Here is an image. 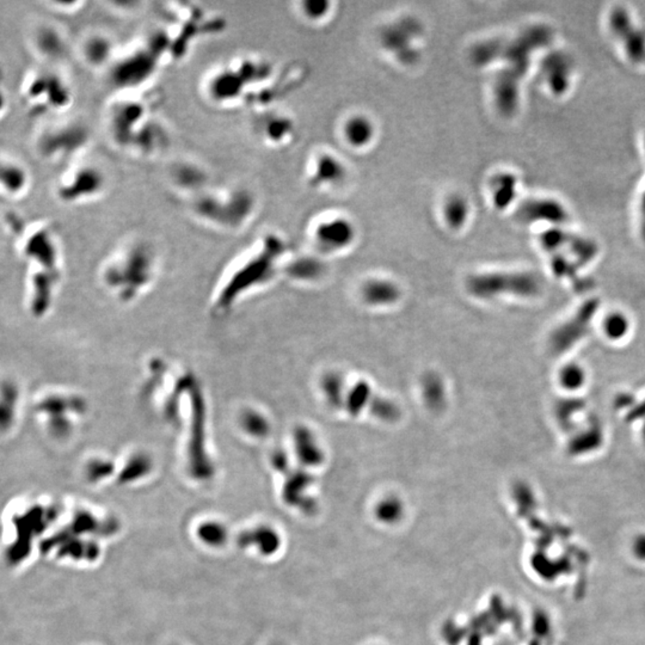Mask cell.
Here are the masks:
<instances>
[{"label": "cell", "mask_w": 645, "mask_h": 645, "mask_svg": "<svg viewBox=\"0 0 645 645\" xmlns=\"http://www.w3.org/2000/svg\"><path fill=\"white\" fill-rule=\"evenodd\" d=\"M295 448L299 458L306 465H318L322 460V453L313 435L306 428L295 430Z\"/></svg>", "instance_id": "21"}, {"label": "cell", "mask_w": 645, "mask_h": 645, "mask_svg": "<svg viewBox=\"0 0 645 645\" xmlns=\"http://www.w3.org/2000/svg\"><path fill=\"white\" fill-rule=\"evenodd\" d=\"M243 424L250 434L256 435V436H263L269 431V424L266 421V418H263L261 415L256 414L254 411L244 415Z\"/></svg>", "instance_id": "34"}, {"label": "cell", "mask_w": 645, "mask_h": 645, "mask_svg": "<svg viewBox=\"0 0 645 645\" xmlns=\"http://www.w3.org/2000/svg\"><path fill=\"white\" fill-rule=\"evenodd\" d=\"M601 430L597 426H590L589 429L585 430V433L573 438L570 443V450L575 454L589 452L601 443Z\"/></svg>", "instance_id": "28"}, {"label": "cell", "mask_w": 645, "mask_h": 645, "mask_svg": "<svg viewBox=\"0 0 645 645\" xmlns=\"http://www.w3.org/2000/svg\"><path fill=\"white\" fill-rule=\"evenodd\" d=\"M20 100L30 115L42 119L65 116L74 103L71 82L60 66L36 65L20 79Z\"/></svg>", "instance_id": "5"}, {"label": "cell", "mask_w": 645, "mask_h": 645, "mask_svg": "<svg viewBox=\"0 0 645 645\" xmlns=\"http://www.w3.org/2000/svg\"><path fill=\"white\" fill-rule=\"evenodd\" d=\"M157 107L151 90L112 92L104 107L103 124L112 146L126 153L134 136L157 115Z\"/></svg>", "instance_id": "7"}, {"label": "cell", "mask_w": 645, "mask_h": 645, "mask_svg": "<svg viewBox=\"0 0 645 645\" xmlns=\"http://www.w3.org/2000/svg\"><path fill=\"white\" fill-rule=\"evenodd\" d=\"M467 214L466 211V203L460 197H452L448 200L445 206V218L447 223H450L453 227L462 226V223L465 221V216Z\"/></svg>", "instance_id": "32"}, {"label": "cell", "mask_w": 645, "mask_h": 645, "mask_svg": "<svg viewBox=\"0 0 645 645\" xmlns=\"http://www.w3.org/2000/svg\"><path fill=\"white\" fill-rule=\"evenodd\" d=\"M585 370H582V367L578 366V365L571 363V365L563 367L561 372H559V384L566 390H578L580 387L585 385Z\"/></svg>", "instance_id": "30"}, {"label": "cell", "mask_w": 645, "mask_h": 645, "mask_svg": "<svg viewBox=\"0 0 645 645\" xmlns=\"http://www.w3.org/2000/svg\"><path fill=\"white\" fill-rule=\"evenodd\" d=\"M196 537L203 545L211 549H220L226 545L228 530L226 526L215 520L203 521L196 528Z\"/></svg>", "instance_id": "22"}, {"label": "cell", "mask_w": 645, "mask_h": 645, "mask_svg": "<svg viewBox=\"0 0 645 645\" xmlns=\"http://www.w3.org/2000/svg\"><path fill=\"white\" fill-rule=\"evenodd\" d=\"M629 329V319L626 318L625 315H623L620 312H613V313L608 315V317L606 318L605 324H604L606 336L608 339H614V341L625 337Z\"/></svg>", "instance_id": "29"}, {"label": "cell", "mask_w": 645, "mask_h": 645, "mask_svg": "<svg viewBox=\"0 0 645 645\" xmlns=\"http://www.w3.org/2000/svg\"><path fill=\"white\" fill-rule=\"evenodd\" d=\"M159 259L151 240L131 237L119 244L100 267V282L117 297H134L151 286Z\"/></svg>", "instance_id": "1"}, {"label": "cell", "mask_w": 645, "mask_h": 645, "mask_svg": "<svg viewBox=\"0 0 645 645\" xmlns=\"http://www.w3.org/2000/svg\"><path fill=\"white\" fill-rule=\"evenodd\" d=\"M167 183L183 202L213 185L209 169L190 157L178 158L167 167Z\"/></svg>", "instance_id": "13"}, {"label": "cell", "mask_w": 645, "mask_h": 645, "mask_svg": "<svg viewBox=\"0 0 645 645\" xmlns=\"http://www.w3.org/2000/svg\"><path fill=\"white\" fill-rule=\"evenodd\" d=\"M200 95L215 109H232L249 102V88L230 59L209 68L200 80Z\"/></svg>", "instance_id": "10"}, {"label": "cell", "mask_w": 645, "mask_h": 645, "mask_svg": "<svg viewBox=\"0 0 645 645\" xmlns=\"http://www.w3.org/2000/svg\"><path fill=\"white\" fill-rule=\"evenodd\" d=\"M32 178L28 167L13 155H1L0 159V191L10 202L22 201L32 190Z\"/></svg>", "instance_id": "16"}, {"label": "cell", "mask_w": 645, "mask_h": 645, "mask_svg": "<svg viewBox=\"0 0 645 645\" xmlns=\"http://www.w3.org/2000/svg\"><path fill=\"white\" fill-rule=\"evenodd\" d=\"M597 310V300H590L585 305H582L578 313L568 322H564L561 327H558L551 336L549 346L552 351L556 354H561L580 341L587 334L590 320L593 319Z\"/></svg>", "instance_id": "17"}, {"label": "cell", "mask_w": 645, "mask_h": 645, "mask_svg": "<svg viewBox=\"0 0 645 645\" xmlns=\"http://www.w3.org/2000/svg\"><path fill=\"white\" fill-rule=\"evenodd\" d=\"M322 390L327 400L336 408L344 404L343 399V382L339 375L329 374L322 380Z\"/></svg>", "instance_id": "31"}, {"label": "cell", "mask_w": 645, "mask_h": 645, "mask_svg": "<svg viewBox=\"0 0 645 645\" xmlns=\"http://www.w3.org/2000/svg\"><path fill=\"white\" fill-rule=\"evenodd\" d=\"M283 245L279 238L267 235L252 255L247 256L243 262L228 269L223 278L221 288H218V303L220 307H226L237 295L243 293L257 283L271 279L274 271V263L282 254Z\"/></svg>", "instance_id": "9"}, {"label": "cell", "mask_w": 645, "mask_h": 645, "mask_svg": "<svg viewBox=\"0 0 645 645\" xmlns=\"http://www.w3.org/2000/svg\"><path fill=\"white\" fill-rule=\"evenodd\" d=\"M373 127L365 117H353L346 122V136L348 141L355 146H363L373 136Z\"/></svg>", "instance_id": "24"}, {"label": "cell", "mask_w": 645, "mask_h": 645, "mask_svg": "<svg viewBox=\"0 0 645 645\" xmlns=\"http://www.w3.org/2000/svg\"><path fill=\"white\" fill-rule=\"evenodd\" d=\"M110 179L100 164L83 159L60 170L53 183V195L58 202L68 206H85L103 199Z\"/></svg>", "instance_id": "8"}, {"label": "cell", "mask_w": 645, "mask_h": 645, "mask_svg": "<svg viewBox=\"0 0 645 645\" xmlns=\"http://www.w3.org/2000/svg\"><path fill=\"white\" fill-rule=\"evenodd\" d=\"M363 297L370 304H390L398 299L399 291L387 281H370L363 288Z\"/></svg>", "instance_id": "23"}, {"label": "cell", "mask_w": 645, "mask_h": 645, "mask_svg": "<svg viewBox=\"0 0 645 645\" xmlns=\"http://www.w3.org/2000/svg\"><path fill=\"white\" fill-rule=\"evenodd\" d=\"M119 48V44L107 32L92 30L80 37L76 52L84 66L93 71L107 72Z\"/></svg>", "instance_id": "14"}, {"label": "cell", "mask_w": 645, "mask_h": 645, "mask_svg": "<svg viewBox=\"0 0 645 645\" xmlns=\"http://www.w3.org/2000/svg\"><path fill=\"white\" fill-rule=\"evenodd\" d=\"M44 8L49 11L61 15V16H73L83 11L84 6H86L85 1H44Z\"/></svg>", "instance_id": "33"}, {"label": "cell", "mask_w": 645, "mask_h": 645, "mask_svg": "<svg viewBox=\"0 0 645 645\" xmlns=\"http://www.w3.org/2000/svg\"><path fill=\"white\" fill-rule=\"evenodd\" d=\"M4 225L15 242L28 271L61 276L63 252L60 231L54 221L44 218H24L15 211L4 216Z\"/></svg>", "instance_id": "3"}, {"label": "cell", "mask_w": 645, "mask_h": 645, "mask_svg": "<svg viewBox=\"0 0 645 645\" xmlns=\"http://www.w3.org/2000/svg\"><path fill=\"white\" fill-rule=\"evenodd\" d=\"M255 129L257 134L261 136V139L264 140L266 143L278 145L285 138V133L289 131V122L282 116L274 115V114H268V115H259L254 121Z\"/></svg>", "instance_id": "20"}, {"label": "cell", "mask_w": 645, "mask_h": 645, "mask_svg": "<svg viewBox=\"0 0 645 645\" xmlns=\"http://www.w3.org/2000/svg\"><path fill=\"white\" fill-rule=\"evenodd\" d=\"M400 513H402V507L398 500L396 498H389V500L382 501L377 509L379 518L382 519V521L386 522L396 521L397 519H399Z\"/></svg>", "instance_id": "35"}, {"label": "cell", "mask_w": 645, "mask_h": 645, "mask_svg": "<svg viewBox=\"0 0 645 645\" xmlns=\"http://www.w3.org/2000/svg\"><path fill=\"white\" fill-rule=\"evenodd\" d=\"M165 67L159 53L148 35L119 46L105 76L112 92L148 91Z\"/></svg>", "instance_id": "6"}, {"label": "cell", "mask_w": 645, "mask_h": 645, "mask_svg": "<svg viewBox=\"0 0 645 645\" xmlns=\"http://www.w3.org/2000/svg\"><path fill=\"white\" fill-rule=\"evenodd\" d=\"M150 471H151V465H150L148 458H146L145 455L134 454L131 458H129L127 465L119 474V482L124 484L136 482L138 479L146 477L150 474Z\"/></svg>", "instance_id": "25"}, {"label": "cell", "mask_w": 645, "mask_h": 645, "mask_svg": "<svg viewBox=\"0 0 645 645\" xmlns=\"http://www.w3.org/2000/svg\"><path fill=\"white\" fill-rule=\"evenodd\" d=\"M238 545L242 547L254 546L259 549V554L269 556L278 549L279 538L269 527L261 526V527H256L254 530H245L240 534L238 537Z\"/></svg>", "instance_id": "19"}, {"label": "cell", "mask_w": 645, "mask_h": 645, "mask_svg": "<svg viewBox=\"0 0 645 645\" xmlns=\"http://www.w3.org/2000/svg\"><path fill=\"white\" fill-rule=\"evenodd\" d=\"M370 392L372 391L366 382H358L353 387V390L348 394V402H346L348 410L351 411V414L358 415L367 405H370V410H372L375 396Z\"/></svg>", "instance_id": "26"}, {"label": "cell", "mask_w": 645, "mask_h": 645, "mask_svg": "<svg viewBox=\"0 0 645 645\" xmlns=\"http://www.w3.org/2000/svg\"><path fill=\"white\" fill-rule=\"evenodd\" d=\"M25 42L37 64L47 66H60L71 49L64 29L48 20L32 22L27 30Z\"/></svg>", "instance_id": "11"}, {"label": "cell", "mask_w": 645, "mask_h": 645, "mask_svg": "<svg viewBox=\"0 0 645 645\" xmlns=\"http://www.w3.org/2000/svg\"><path fill=\"white\" fill-rule=\"evenodd\" d=\"M289 271H291V274L293 276L307 279V278L317 276L322 271V266L318 262H315V261L305 259L301 262H295Z\"/></svg>", "instance_id": "36"}, {"label": "cell", "mask_w": 645, "mask_h": 645, "mask_svg": "<svg viewBox=\"0 0 645 645\" xmlns=\"http://www.w3.org/2000/svg\"><path fill=\"white\" fill-rule=\"evenodd\" d=\"M92 133L86 122L74 117L42 119L32 136V148L44 163L60 167L83 159L91 146Z\"/></svg>", "instance_id": "4"}, {"label": "cell", "mask_w": 645, "mask_h": 645, "mask_svg": "<svg viewBox=\"0 0 645 645\" xmlns=\"http://www.w3.org/2000/svg\"><path fill=\"white\" fill-rule=\"evenodd\" d=\"M424 398L431 409L438 410L445 403V390L438 375L428 374L423 378Z\"/></svg>", "instance_id": "27"}, {"label": "cell", "mask_w": 645, "mask_h": 645, "mask_svg": "<svg viewBox=\"0 0 645 645\" xmlns=\"http://www.w3.org/2000/svg\"><path fill=\"white\" fill-rule=\"evenodd\" d=\"M637 417H645V402L643 403L641 405L636 408L632 415H630V418H631V419H634V418Z\"/></svg>", "instance_id": "37"}, {"label": "cell", "mask_w": 645, "mask_h": 645, "mask_svg": "<svg viewBox=\"0 0 645 645\" xmlns=\"http://www.w3.org/2000/svg\"><path fill=\"white\" fill-rule=\"evenodd\" d=\"M353 237L351 226L342 220H334L331 223H324L318 227L317 238L322 247L327 250H334L339 247H346Z\"/></svg>", "instance_id": "18"}, {"label": "cell", "mask_w": 645, "mask_h": 645, "mask_svg": "<svg viewBox=\"0 0 645 645\" xmlns=\"http://www.w3.org/2000/svg\"><path fill=\"white\" fill-rule=\"evenodd\" d=\"M540 281L530 273H491L472 276L467 288L477 298L491 299L509 293L521 297H533L540 291Z\"/></svg>", "instance_id": "12"}, {"label": "cell", "mask_w": 645, "mask_h": 645, "mask_svg": "<svg viewBox=\"0 0 645 645\" xmlns=\"http://www.w3.org/2000/svg\"><path fill=\"white\" fill-rule=\"evenodd\" d=\"M643 438H644V441H645V424H644V428H643Z\"/></svg>", "instance_id": "38"}, {"label": "cell", "mask_w": 645, "mask_h": 645, "mask_svg": "<svg viewBox=\"0 0 645 645\" xmlns=\"http://www.w3.org/2000/svg\"><path fill=\"white\" fill-rule=\"evenodd\" d=\"M171 143V134L159 116L152 117L145 127L131 140L127 155L141 160L159 158Z\"/></svg>", "instance_id": "15"}, {"label": "cell", "mask_w": 645, "mask_h": 645, "mask_svg": "<svg viewBox=\"0 0 645 645\" xmlns=\"http://www.w3.org/2000/svg\"><path fill=\"white\" fill-rule=\"evenodd\" d=\"M191 219L208 230L238 232L254 218L256 199L240 185H211L199 195L184 201Z\"/></svg>", "instance_id": "2"}]
</instances>
